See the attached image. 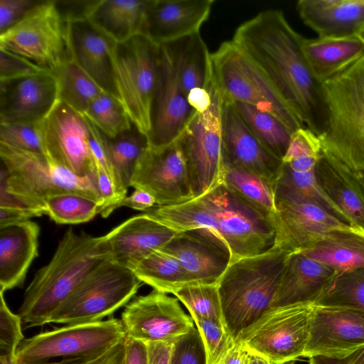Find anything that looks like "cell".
<instances>
[{
	"mask_svg": "<svg viewBox=\"0 0 364 364\" xmlns=\"http://www.w3.org/2000/svg\"><path fill=\"white\" fill-rule=\"evenodd\" d=\"M303 39L282 11L269 9L238 26L232 41L262 69L304 125L321 136L328 123L326 93L305 57Z\"/></svg>",
	"mask_w": 364,
	"mask_h": 364,
	"instance_id": "6da1fadb",
	"label": "cell"
},
{
	"mask_svg": "<svg viewBox=\"0 0 364 364\" xmlns=\"http://www.w3.org/2000/svg\"><path fill=\"white\" fill-rule=\"evenodd\" d=\"M111 258L107 233L63 235L50 260L35 274L25 291L18 314L27 327L48 324L53 312L97 265Z\"/></svg>",
	"mask_w": 364,
	"mask_h": 364,
	"instance_id": "7a4b0ae2",
	"label": "cell"
},
{
	"mask_svg": "<svg viewBox=\"0 0 364 364\" xmlns=\"http://www.w3.org/2000/svg\"><path fill=\"white\" fill-rule=\"evenodd\" d=\"M182 222L187 230L214 231L228 246L231 262L262 254L275 243L272 219L223 183L186 203Z\"/></svg>",
	"mask_w": 364,
	"mask_h": 364,
	"instance_id": "3957f363",
	"label": "cell"
},
{
	"mask_svg": "<svg viewBox=\"0 0 364 364\" xmlns=\"http://www.w3.org/2000/svg\"><path fill=\"white\" fill-rule=\"evenodd\" d=\"M291 254L277 245L230 264L218 283L223 323L236 340L271 306Z\"/></svg>",
	"mask_w": 364,
	"mask_h": 364,
	"instance_id": "277c9868",
	"label": "cell"
},
{
	"mask_svg": "<svg viewBox=\"0 0 364 364\" xmlns=\"http://www.w3.org/2000/svg\"><path fill=\"white\" fill-rule=\"evenodd\" d=\"M0 157L4 167L1 171V184L25 205L46 215L45 203L48 198L75 193L98 202L102 208L96 170L89 176L79 177L43 154L1 142Z\"/></svg>",
	"mask_w": 364,
	"mask_h": 364,
	"instance_id": "5b68a950",
	"label": "cell"
},
{
	"mask_svg": "<svg viewBox=\"0 0 364 364\" xmlns=\"http://www.w3.org/2000/svg\"><path fill=\"white\" fill-rule=\"evenodd\" d=\"M328 123L322 147L353 171L364 172V58L323 82Z\"/></svg>",
	"mask_w": 364,
	"mask_h": 364,
	"instance_id": "8992f818",
	"label": "cell"
},
{
	"mask_svg": "<svg viewBox=\"0 0 364 364\" xmlns=\"http://www.w3.org/2000/svg\"><path fill=\"white\" fill-rule=\"evenodd\" d=\"M213 84L222 99L240 102L278 118L293 133L305 127L262 69L232 41L211 53Z\"/></svg>",
	"mask_w": 364,
	"mask_h": 364,
	"instance_id": "52a82bcc",
	"label": "cell"
},
{
	"mask_svg": "<svg viewBox=\"0 0 364 364\" xmlns=\"http://www.w3.org/2000/svg\"><path fill=\"white\" fill-rule=\"evenodd\" d=\"M142 284L131 269L107 259L56 308L48 323L70 325L102 321L131 301Z\"/></svg>",
	"mask_w": 364,
	"mask_h": 364,
	"instance_id": "ba28073f",
	"label": "cell"
},
{
	"mask_svg": "<svg viewBox=\"0 0 364 364\" xmlns=\"http://www.w3.org/2000/svg\"><path fill=\"white\" fill-rule=\"evenodd\" d=\"M159 45L139 33L116 43L112 51L118 100L132 124L148 136L158 75Z\"/></svg>",
	"mask_w": 364,
	"mask_h": 364,
	"instance_id": "9c48e42d",
	"label": "cell"
},
{
	"mask_svg": "<svg viewBox=\"0 0 364 364\" xmlns=\"http://www.w3.org/2000/svg\"><path fill=\"white\" fill-rule=\"evenodd\" d=\"M68 30L55 1H38L17 23L0 34V49L54 73L73 60Z\"/></svg>",
	"mask_w": 364,
	"mask_h": 364,
	"instance_id": "30bf717a",
	"label": "cell"
},
{
	"mask_svg": "<svg viewBox=\"0 0 364 364\" xmlns=\"http://www.w3.org/2000/svg\"><path fill=\"white\" fill-rule=\"evenodd\" d=\"M125 338V330L118 318L66 325L24 339L17 350V361H48L55 358L89 360Z\"/></svg>",
	"mask_w": 364,
	"mask_h": 364,
	"instance_id": "8fae6325",
	"label": "cell"
},
{
	"mask_svg": "<svg viewBox=\"0 0 364 364\" xmlns=\"http://www.w3.org/2000/svg\"><path fill=\"white\" fill-rule=\"evenodd\" d=\"M188 38L159 45L151 129L147 136L150 146H164L176 141L196 113L182 90L179 76Z\"/></svg>",
	"mask_w": 364,
	"mask_h": 364,
	"instance_id": "7c38bea8",
	"label": "cell"
},
{
	"mask_svg": "<svg viewBox=\"0 0 364 364\" xmlns=\"http://www.w3.org/2000/svg\"><path fill=\"white\" fill-rule=\"evenodd\" d=\"M313 305L271 308L242 331L236 341L273 364H286L303 357L310 331Z\"/></svg>",
	"mask_w": 364,
	"mask_h": 364,
	"instance_id": "4fadbf2b",
	"label": "cell"
},
{
	"mask_svg": "<svg viewBox=\"0 0 364 364\" xmlns=\"http://www.w3.org/2000/svg\"><path fill=\"white\" fill-rule=\"evenodd\" d=\"M222 107L223 99L214 86L209 108L203 112H196L179 137L194 198L223 181Z\"/></svg>",
	"mask_w": 364,
	"mask_h": 364,
	"instance_id": "5bb4252c",
	"label": "cell"
},
{
	"mask_svg": "<svg viewBox=\"0 0 364 364\" xmlns=\"http://www.w3.org/2000/svg\"><path fill=\"white\" fill-rule=\"evenodd\" d=\"M130 187L150 193L159 206L176 205L193 199L180 139L164 146H148L136 162Z\"/></svg>",
	"mask_w": 364,
	"mask_h": 364,
	"instance_id": "9a60e30c",
	"label": "cell"
},
{
	"mask_svg": "<svg viewBox=\"0 0 364 364\" xmlns=\"http://www.w3.org/2000/svg\"><path fill=\"white\" fill-rule=\"evenodd\" d=\"M126 336L147 343H174L194 327L178 299L153 289L129 301L121 315Z\"/></svg>",
	"mask_w": 364,
	"mask_h": 364,
	"instance_id": "2e32d148",
	"label": "cell"
},
{
	"mask_svg": "<svg viewBox=\"0 0 364 364\" xmlns=\"http://www.w3.org/2000/svg\"><path fill=\"white\" fill-rule=\"evenodd\" d=\"M45 156L79 177L95 172L86 118L60 101L42 120Z\"/></svg>",
	"mask_w": 364,
	"mask_h": 364,
	"instance_id": "e0dca14e",
	"label": "cell"
},
{
	"mask_svg": "<svg viewBox=\"0 0 364 364\" xmlns=\"http://www.w3.org/2000/svg\"><path fill=\"white\" fill-rule=\"evenodd\" d=\"M275 207L272 217L275 229L274 245L290 253L304 250L331 232L360 231L308 200H277Z\"/></svg>",
	"mask_w": 364,
	"mask_h": 364,
	"instance_id": "ac0fdd59",
	"label": "cell"
},
{
	"mask_svg": "<svg viewBox=\"0 0 364 364\" xmlns=\"http://www.w3.org/2000/svg\"><path fill=\"white\" fill-rule=\"evenodd\" d=\"M60 101L54 73L41 70L0 80V124L45 119Z\"/></svg>",
	"mask_w": 364,
	"mask_h": 364,
	"instance_id": "d6986e66",
	"label": "cell"
},
{
	"mask_svg": "<svg viewBox=\"0 0 364 364\" xmlns=\"http://www.w3.org/2000/svg\"><path fill=\"white\" fill-rule=\"evenodd\" d=\"M159 250L179 261L192 284H218L232 259L227 244L208 228L178 232Z\"/></svg>",
	"mask_w": 364,
	"mask_h": 364,
	"instance_id": "ffe728a7",
	"label": "cell"
},
{
	"mask_svg": "<svg viewBox=\"0 0 364 364\" xmlns=\"http://www.w3.org/2000/svg\"><path fill=\"white\" fill-rule=\"evenodd\" d=\"M364 346V311L313 305L303 357L342 356Z\"/></svg>",
	"mask_w": 364,
	"mask_h": 364,
	"instance_id": "44dd1931",
	"label": "cell"
},
{
	"mask_svg": "<svg viewBox=\"0 0 364 364\" xmlns=\"http://www.w3.org/2000/svg\"><path fill=\"white\" fill-rule=\"evenodd\" d=\"M221 124L224 164L247 169L274 184L282 161L257 139L233 105L223 100Z\"/></svg>",
	"mask_w": 364,
	"mask_h": 364,
	"instance_id": "7402d4cb",
	"label": "cell"
},
{
	"mask_svg": "<svg viewBox=\"0 0 364 364\" xmlns=\"http://www.w3.org/2000/svg\"><path fill=\"white\" fill-rule=\"evenodd\" d=\"M213 0H149L141 34L156 45L200 32L208 19Z\"/></svg>",
	"mask_w": 364,
	"mask_h": 364,
	"instance_id": "603a6c76",
	"label": "cell"
},
{
	"mask_svg": "<svg viewBox=\"0 0 364 364\" xmlns=\"http://www.w3.org/2000/svg\"><path fill=\"white\" fill-rule=\"evenodd\" d=\"M73 60L103 91L117 99L112 51L116 43L89 20L68 23Z\"/></svg>",
	"mask_w": 364,
	"mask_h": 364,
	"instance_id": "cb8c5ba5",
	"label": "cell"
},
{
	"mask_svg": "<svg viewBox=\"0 0 364 364\" xmlns=\"http://www.w3.org/2000/svg\"><path fill=\"white\" fill-rule=\"evenodd\" d=\"M339 274L331 267L300 252L289 255L271 308L314 305Z\"/></svg>",
	"mask_w": 364,
	"mask_h": 364,
	"instance_id": "d4e9b609",
	"label": "cell"
},
{
	"mask_svg": "<svg viewBox=\"0 0 364 364\" xmlns=\"http://www.w3.org/2000/svg\"><path fill=\"white\" fill-rule=\"evenodd\" d=\"M177 232L142 213L134 215L107 233L111 259L132 269L153 251L164 247Z\"/></svg>",
	"mask_w": 364,
	"mask_h": 364,
	"instance_id": "484cf974",
	"label": "cell"
},
{
	"mask_svg": "<svg viewBox=\"0 0 364 364\" xmlns=\"http://www.w3.org/2000/svg\"><path fill=\"white\" fill-rule=\"evenodd\" d=\"M40 227L31 220L0 226V291L21 287L38 255Z\"/></svg>",
	"mask_w": 364,
	"mask_h": 364,
	"instance_id": "4316f807",
	"label": "cell"
},
{
	"mask_svg": "<svg viewBox=\"0 0 364 364\" xmlns=\"http://www.w3.org/2000/svg\"><path fill=\"white\" fill-rule=\"evenodd\" d=\"M315 173L320 186L350 225L364 232V192L356 171L322 147Z\"/></svg>",
	"mask_w": 364,
	"mask_h": 364,
	"instance_id": "83f0119b",
	"label": "cell"
},
{
	"mask_svg": "<svg viewBox=\"0 0 364 364\" xmlns=\"http://www.w3.org/2000/svg\"><path fill=\"white\" fill-rule=\"evenodd\" d=\"M296 9L318 37L357 36L364 26V0H299Z\"/></svg>",
	"mask_w": 364,
	"mask_h": 364,
	"instance_id": "f1b7e54d",
	"label": "cell"
},
{
	"mask_svg": "<svg viewBox=\"0 0 364 364\" xmlns=\"http://www.w3.org/2000/svg\"><path fill=\"white\" fill-rule=\"evenodd\" d=\"M302 48L311 70L322 83L364 58V43L357 36L304 38Z\"/></svg>",
	"mask_w": 364,
	"mask_h": 364,
	"instance_id": "f546056e",
	"label": "cell"
},
{
	"mask_svg": "<svg viewBox=\"0 0 364 364\" xmlns=\"http://www.w3.org/2000/svg\"><path fill=\"white\" fill-rule=\"evenodd\" d=\"M149 0H97L87 20L115 43L141 33Z\"/></svg>",
	"mask_w": 364,
	"mask_h": 364,
	"instance_id": "4dcf8cb0",
	"label": "cell"
},
{
	"mask_svg": "<svg viewBox=\"0 0 364 364\" xmlns=\"http://www.w3.org/2000/svg\"><path fill=\"white\" fill-rule=\"evenodd\" d=\"M299 252L339 273L364 267V232H331Z\"/></svg>",
	"mask_w": 364,
	"mask_h": 364,
	"instance_id": "1f68e13d",
	"label": "cell"
},
{
	"mask_svg": "<svg viewBox=\"0 0 364 364\" xmlns=\"http://www.w3.org/2000/svg\"><path fill=\"white\" fill-rule=\"evenodd\" d=\"M274 188L275 200H308L321 206L341 221L350 225L345 215L320 186L315 170L306 173L297 172L282 162Z\"/></svg>",
	"mask_w": 364,
	"mask_h": 364,
	"instance_id": "d6a6232c",
	"label": "cell"
},
{
	"mask_svg": "<svg viewBox=\"0 0 364 364\" xmlns=\"http://www.w3.org/2000/svg\"><path fill=\"white\" fill-rule=\"evenodd\" d=\"M131 270L143 283L166 294H173L181 287L192 284L179 261L161 250L153 251Z\"/></svg>",
	"mask_w": 364,
	"mask_h": 364,
	"instance_id": "836d02e7",
	"label": "cell"
},
{
	"mask_svg": "<svg viewBox=\"0 0 364 364\" xmlns=\"http://www.w3.org/2000/svg\"><path fill=\"white\" fill-rule=\"evenodd\" d=\"M251 132L274 156L282 161L292 132L278 118L250 105L230 102Z\"/></svg>",
	"mask_w": 364,
	"mask_h": 364,
	"instance_id": "e575fe53",
	"label": "cell"
},
{
	"mask_svg": "<svg viewBox=\"0 0 364 364\" xmlns=\"http://www.w3.org/2000/svg\"><path fill=\"white\" fill-rule=\"evenodd\" d=\"M222 183L272 219L276 210L274 183L250 171L226 164Z\"/></svg>",
	"mask_w": 364,
	"mask_h": 364,
	"instance_id": "d590c367",
	"label": "cell"
},
{
	"mask_svg": "<svg viewBox=\"0 0 364 364\" xmlns=\"http://www.w3.org/2000/svg\"><path fill=\"white\" fill-rule=\"evenodd\" d=\"M180 82L187 95L195 89L213 87L211 53L200 32L187 38L180 65Z\"/></svg>",
	"mask_w": 364,
	"mask_h": 364,
	"instance_id": "8d00e7d4",
	"label": "cell"
},
{
	"mask_svg": "<svg viewBox=\"0 0 364 364\" xmlns=\"http://www.w3.org/2000/svg\"><path fill=\"white\" fill-rule=\"evenodd\" d=\"M103 135L115 173L127 190L136 162L149 146L148 139L134 125L113 139Z\"/></svg>",
	"mask_w": 364,
	"mask_h": 364,
	"instance_id": "74e56055",
	"label": "cell"
},
{
	"mask_svg": "<svg viewBox=\"0 0 364 364\" xmlns=\"http://www.w3.org/2000/svg\"><path fill=\"white\" fill-rule=\"evenodd\" d=\"M61 102L83 115L90 102L103 91L73 60L55 73Z\"/></svg>",
	"mask_w": 364,
	"mask_h": 364,
	"instance_id": "f35d334b",
	"label": "cell"
},
{
	"mask_svg": "<svg viewBox=\"0 0 364 364\" xmlns=\"http://www.w3.org/2000/svg\"><path fill=\"white\" fill-rule=\"evenodd\" d=\"M314 306L364 311V267L339 273Z\"/></svg>",
	"mask_w": 364,
	"mask_h": 364,
	"instance_id": "ab89813d",
	"label": "cell"
},
{
	"mask_svg": "<svg viewBox=\"0 0 364 364\" xmlns=\"http://www.w3.org/2000/svg\"><path fill=\"white\" fill-rule=\"evenodd\" d=\"M83 116L110 139L134 125L119 100L106 92L90 102Z\"/></svg>",
	"mask_w": 364,
	"mask_h": 364,
	"instance_id": "60d3db41",
	"label": "cell"
},
{
	"mask_svg": "<svg viewBox=\"0 0 364 364\" xmlns=\"http://www.w3.org/2000/svg\"><path fill=\"white\" fill-rule=\"evenodd\" d=\"M102 210L98 202L82 195L65 193L51 196L45 203L46 215L55 223L74 225L88 222Z\"/></svg>",
	"mask_w": 364,
	"mask_h": 364,
	"instance_id": "b9f144b4",
	"label": "cell"
},
{
	"mask_svg": "<svg viewBox=\"0 0 364 364\" xmlns=\"http://www.w3.org/2000/svg\"><path fill=\"white\" fill-rule=\"evenodd\" d=\"M188 310L193 320L221 321L223 314L218 284H190L173 294Z\"/></svg>",
	"mask_w": 364,
	"mask_h": 364,
	"instance_id": "7bdbcfd3",
	"label": "cell"
},
{
	"mask_svg": "<svg viewBox=\"0 0 364 364\" xmlns=\"http://www.w3.org/2000/svg\"><path fill=\"white\" fill-rule=\"evenodd\" d=\"M201 336L207 364H221L235 339L221 321L210 319L193 320Z\"/></svg>",
	"mask_w": 364,
	"mask_h": 364,
	"instance_id": "ee69618b",
	"label": "cell"
},
{
	"mask_svg": "<svg viewBox=\"0 0 364 364\" xmlns=\"http://www.w3.org/2000/svg\"><path fill=\"white\" fill-rule=\"evenodd\" d=\"M42 120L0 124V142L18 149L45 155Z\"/></svg>",
	"mask_w": 364,
	"mask_h": 364,
	"instance_id": "f6af8a7d",
	"label": "cell"
},
{
	"mask_svg": "<svg viewBox=\"0 0 364 364\" xmlns=\"http://www.w3.org/2000/svg\"><path fill=\"white\" fill-rule=\"evenodd\" d=\"M22 323L20 315L10 310L4 292L0 291V361L17 360V350L24 340Z\"/></svg>",
	"mask_w": 364,
	"mask_h": 364,
	"instance_id": "bcb514c9",
	"label": "cell"
},
{
	"mask_svg": "<svg viewBox=\"0 0 364 364\" xmlns=\"http://www.w3.org/2000/svg\"><path fill=\"white\" fill-rule=\"evenodd\" d=\"M171 364H207L204 345L197 328L193 327L173 343Z\"/></svg>",
	"mask_w": 364,
	"mask_h": 364,
	"instance_id": "7dc6e473",
	"label": "cell"
},
{
	"mask_svg": "<svg viewBox=\"0 0 364 364\" xmlns=\"http://www.w3.org/2000/svg\"><path fill=\"white\" fill-rule=\"evenodd\" d=\"M322 150L320 137L308 129L301 127L291 134L283 163L303 156H319Z\"/></svg>",
	"mask_w": 364,
	"mask_h": 364,
	"instance_id": "c3c4849f",
	"label": "cell"
},
{
	"mask_svg": "<svg viewBox=\"0 0 364 364\" xmlns=\"http://www.w3.org/2000/svg\"><path fill=\"white\" fill-rule=\"evenodd\" d=\"M37 2L35 0H0V34L17 23Z\"/></svg>",
	"mask_w": 364,
	"mask_h": 364,
	"instance_id": "681fc988",
	"label": "cell"
},
{
	"mask_svg": "<svg viewBox=\"0 0 364 364\" xmlns=\"http://www.w3.org/2000/svg\"><path fill=\"white\" fill-rule=\"evenodd\" d=\"M44 70L26 60L0 49V80ZM47 71V70H46Z\"/></svg>",
	"mask_w": 364,
	"mask_h": 364,
	"instance_id": "f907efd6",
	"label": "cell"
},
{
	"mask_svg": "<svg viewBox=\"0 0 364 364\" xmlns=\"http://www.w3.org/2000/svg\"><path fill=\"white\" fill-rule=\"evenodd\" d=\"M43 215L41 211L27 206H0V226L28 220Z\"/></svg>",
	"mask_w": 364,
	"mask_h": 364,
	"instance_id": "816d5d0a",
	"label": "cell"
},
{
	"mask_svg": "<svg viewBox=\"0 0 364 364\" xmlns=\"http://www.w3.org/2000/svg\"><path fill=\"white\" fill-rule=\"evenodd\" d=\"M122 364H149L146 343L126 336Z\"/></svg>",
	"mask_w": 364,
	"mask_h": 364,
	"instance_id": "f5cc1de1",
	"label": "cell"
},
{
	"mask_svg": "<svg viewBox=\"0 0 364 364\" xmlns=\"http://www.w3.org/2000/svg\"><path fill=\"white\" fill-rule=\"evenodd\" d=\"M308 358L309 364H364V346L342 356L317 355Z\"/></svg>",
	"mask_w": 364,
	"mask_h": 364,
	"instance_id": "db71d44e",
	"label": "cell"
},
{
	"mask_svg": "<svg viewBox=\"0 0 364 364\" xmlns=\"http://www.w3.org/2000/svg\"><path fill=\"white\" fill-rule=\"evenodd\" d=\"M156 205L155 198L145 191L135 188L133 193L125 197L119 203V208L126 206L136 210L146 212Z\"/></svg>",
	"mask_w": 364,
	"mask_h": 364,
	"instance_id": "11a10c76",
	"label": "cell"
},
{
	"mask_svg": "<svg viewBox=\"0 0 364 364\" xmlns=\"http://www.w3.org/2000/svg\"><path fill=\"white\" fill-rule=\"evenodd\" d=\"M173 343H147L149 364H171Z\"/></svg>",
	"mask_w": 364,
	"mask_h": 364,
	"instance_id": "9f6ffc18",
	"label": "cell"
},
{
	"mask_svg": "<svg viewBox=\"0 0 364 364\" xmlns=\"http://www.w3.org/2000/svg\"><path fill=\"white\" fill-rule=\"evenodd\" d=\"M124 341L100 355L88 360L85 364H122L124 357Z\"/></svg>",
	"mask_w": 364,
	"mask_h": 364,
	"instance_id": "6f0895ef",
	"label": "cell"
},
{
	"mask_svg": "<svg viewBox=\"0 0 364 364\" xmlns=\"http://www.w3.org/2000/svg\"><path fill=\"white\" fill-rule=\"evenodd\" d=\"M247 349L235 340L234 346L230 350L221 364H247Z\"/></svg>",
	"mask_w": 364,
	"mask_h": 364,
	"instance_id": "680465c9",
	"label": "cell"
},
{
	"mask_svg": "<svg viewBox=\"0 0 364 364\" xmlns=\"http://www.w3.org/2000/svg\"><path fill=\"white\" fill-rule=\"evenodd\" d=\"M90 360V359H89ZM88 360L82 358H67L58 361H41V362H2L0 364H85Z\"/></svg>",
	"mask_w": 364,
	"mask_h": 364,
	"instance_id": "91938a15",
	"label": "cell"
},
{
	"mask_svg": "<svg viewBox=\"0 0 364 364\" xmlns=\"http://www.w3.org/2000/svg\"><path fill=\"white\" fill-rule=\"evenodd\" d=\"M247 364H273L265 357L247 349Z\"/></svg>",
	"mask_w": 364,
	"mask_h": 364,
	"instance_id": "94428289",
	"label": "cell"
},
{
	"mask_svg": "<svg viewBox=\"0 0 364 364\" xmlns=\"http://www.w3.org/2000/svg\"><path fill=\"white\" fill-rule=\"evenodd\" d=\"M356 176L364 192V172L356 171Z\"/></svg>",
	"mask_w": 364,
	"mask_h": 364,
	"instance_id": "6125c7cd",
	"label": "cell"
},
{
	"mask_svg": "<svg viewBox=\"0 0 364 364\" xmlns=\"http://www.w3.org/2000/svg\"><path fill=\"white\" fill-rule=\"evenodd\" d=\"M357 36L364 43V26L357 33Z\"/></svg>",
	"mask_w": 364,
	"mask_h": 364,
	"instance_id": "be15d7a7",
	"label": "cell"
}]
</instances>
